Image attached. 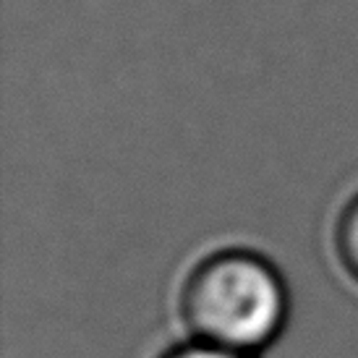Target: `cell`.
<instances>
[{"label": "cell", "mask_w": 358, "mask_h": 358, "mask_svg": "<svg viewBox=\"0 0 358 358\" xmlns=\"http://www.w3.org/2000/svg\"><path fill=\"white\" fill-rule=\"evenodd\" d=\"M335 251L345 272L358 282V194H353L340 209L335 222Z\"/></svg>", "instance_id": "cell-2"}, {"label": "cell", "mask_w": 358, "mask_h": 358, "mask_svg": "<svg viewBox=\"0 0 358 358\" xmlns=\"http://www.w3.org/2000/svg\"><path fill=\"white\" fill-rule=\"evenodd\" d=\"M159 358H251V356L236 353V350L217 348V345H207V343H199V340H191V343H183V345L165 350Z\"/></svg>", "instance_id": "cell-3"}, {"label": "cell", "mask_w": 358, "mask_h": 358, "mask_svg": "<svg viewBox=\"0 0 358 358\" xmlns=\"http://www.w3.org/2000/svg\"><path fill=\"white\" fill-rule=\"evenodd\" d=\"M178 311L191 340L254 356L285 327L288 288L262 254L220 249L191 267Z\"/></svg>", "instance_id": "cell-1"}]
</instances>
